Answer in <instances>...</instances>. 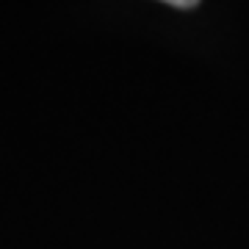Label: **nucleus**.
Returning a JSON list of instances; mask_svg holds the SVG:
<instances>
[{"instance_id": "obj_1", "label": "nucleus", "mask_w": 249, "mask_h": 249, "mask_svg": "<svg viewBox=\"0 0 249 249\" xmlns=\"http://www.w3.org/2000/svg\"><path fill=\"white\" fill-rule=\"evenodd\" d=\"M163 3H169V6H175V9H191V6L199 3V0H163Z\"/></svg>"}]
</instances>
